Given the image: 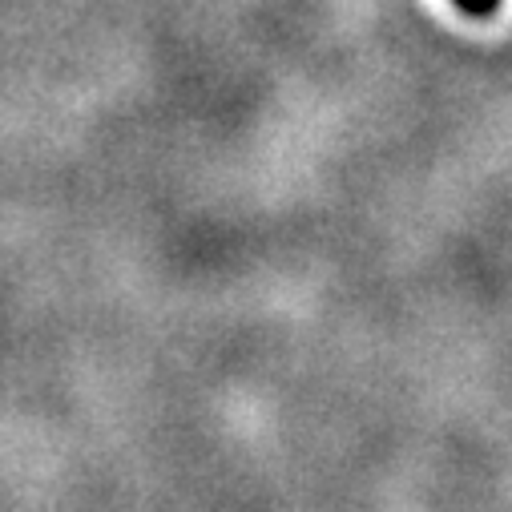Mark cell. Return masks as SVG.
<instances>
[{
	"label": "cell",
	"instance_id": "cell-1",
	"mask_svg": "<svg viewBox=\"0 0 512 512\" xmlns=\"http://www.w3.org/2000/svg\"><path fill=\"white\" fill-rule=\"evenodd\" d=\"M496 5H500V0H456V9L468 13V17H476V21H480V17H492Z\"/></svg>",
	"mask_w": 512,
	"mask_h": 512
}]
</instances>
